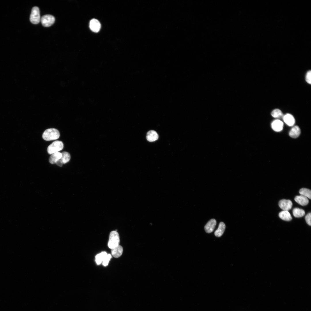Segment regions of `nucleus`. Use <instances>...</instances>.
Listing matches in <instances>:
<instances>
[{
	"label": "nucleus",
	"mask_w": 311,
	"mask_h": 311,
	"mask_svg": "<svg viewBox=\"0 0 311 311\" xmlns=\"http://www.w3.org/2000/svg\"><path fill=\"white\" fill-rule=\"evenodd\" d=\"M60 136V134L58 130L51 128L45 131L42 134V138L44 140L49 141L58 139Z\"/></svg>",
	"instance_id": "1"
},
{
	"label": "nucleus",
	"mask_w": 311,
	"mask_h": 311,
	"mask_svg": "<svg viewBox=\"0 0 311 311\" xmlns=\"http://www.w3.org/2000/svg\"><path fill=\"white\" fill-rule=\"evenodd\" d=\"M120 242V237L118 233L116 231L111 232L109 235L108 244L109 247L112 249L118 245Z\"/></svg>",
	"instance_id": "2"
},
{
	"label": "nucleus",
	"mask_w": 311,
	"mask_h": 311,
	"mask_svg": "<svg viewBox=\"0 0 311 311\" xmlns=\"http://www.w3.org/2000/svg\"><path fill=\"white\" fill-rule=\"evenodd\" d=\"M63 143L61 141H56L53 142L48 147V153L52 154L62 150L63 148Z\"/></svg>",
	"instance_id": "3"
},
{
	"label": "nucleus",
	"mask_w": 311,
	"mask_h": 311,
	"mask_svg": "<svg viewBox=\"0 0 311 311\" xmlns=\"http://www.w3.org/2000/svg\"><path fill=\"white\" fill-rule=\"evenodd\" d=\"M30 20L31 22L34 24H38L41 21L39 10L38 7H34L32 8Z\"/></svg>",
	"instance_id": "4"
},
{
	"label": "nucleus",
	"mask_w": 311,
	"mask_h": 311,
	"mask_svg": "<svg viewBox=\"0 0 311 311\" xmlns=\"http://www.w3.org/2000/svg\"><path fill=\"white\" fill-rule=\"evenodd\" d=\"M54 17L51 15H45L41 18V21L43 26L45 27H49L54 22Z\"/></svg>",
	"instance_id": "5"
},
{
	"label": "nucleus",
	"mask_w": 311,
	"mask_h": 311,
	"mask_svg": "<svg viewBox=\"0 0 311 311\" xmlns=\"http://www.w3.org/2000/svg\"><path fill=\"white\" fill-rule=\"evenodd\" d=\"M280 207L283 211H288L292 206V202L289 200L282 199L280 200L278 203Z\"/></svg>",
	"instance_id": "6"
},
{
	"label": "nucleus",
	"mask_w": 311,
	"mask_h": 311,
	"mask_svg": "<svg viewBox=\"0 0 311 311\" xmlns=\"http://www.w3.org/2000/svg\"><path fill=\"white\" fill-rule=\"evenodd\" d=\"M90 29L93 32H98L101 28V24L96 19H93L90 20L89 24Z\"/></svg>",
	"instance_id": "7"
},
{
	"label": "nucleus",
	"mask_w": 311,
	"mask_h": 311,
	"mask_svg": "<svg viewBox=\"0 0 311 311\" xmlns=\"http://www.w3.org/2000/svg\"><path fill=\"white\" fill-rule=\"evenodd\" d=\"M271 127L272 129L276 132H280L283 129V123L281 120H276L272 123Z\"/></svg>",
	"instance_id": "8"
},
{
	"label": "nucleus",
	"mask_w": 311,
	"mask_h": 311,
	"mask_svg": "<svg viewBox=\"0 0 311 311\" xmlns=\"http://www.w3.org/2000/svg\"><path fill=\"white\" fill-rule=\"evenodd\" d=\"M216 224V221L215 219L209 220L204 226V229L207 233H211L214 230Z\"/></svg>",
	"instance_id": "9"
},
{
	"label": "nucleus",
	"mask_w": 311,
	"mask_h": 311,
	"mask_svg": "<svg viewBox=\"0 0 311 311\" xmlns=\"http://www.w3.org/2000/svg\"><path fill=\"white\" fill-rule=\"evenodd\" d=\"M283 118L285 122L289 126L294 125L295 123V119L291 114L287 113L283 116Z\"/></svg>",
	"instance_id": "10"
},
{
	"label": "nucleus",
	"mask_w": 311,
	"mask_h": 311,
	"mask_svg": "<svg viewBox=\"0 0 311 311\" xmlns=\"http://www.w3.org/2000/svg\"><path fill=\"white\" fill-rule=\"evenodd\" d=\"M294 200L296 202L302 206L307 205L309 202L307 198L301 195L296 196Z\"/></svg>",
	"instance_id": "11"
},
{
	"label": "nucleus",
	"mask_w": 311,
	"mask_h": 311,
	"mask_svg": "<svg viewBox=\"0 0 311 311\" xmlns=\"http://www.w3.org/2000/svg\"><path fill=\"white\" fill-rule=\"evenodd\" d=\"M123 251L122 247L119 245L111 249V252L112 255L115 258H118L122 255Z\"/></svg>",
	"instance_id": "12"
},
{
	"label": "nucleus",
	"mask_w": 311,
	"mask_h": 311,
	"mask_svg": "<svg viewBox=\"0 0 311 311\" xmlns=\"http://www.w3.org/2000/svg\"><path fill=\"white\" fill-rule=\"evenodd\" d=\"M158 138V135L156 131L151 130L147 133L146 138L147 141L150 142H153L157 140Z\"/></svg>",
	"instance_id": "13"
},
{
	"label": "nucleus",
	"mask_w": 311,
	"mask_h": 311,
	"mask_svg": "<svg viewBox=\"0 0 311 311\" xmlns=\"http://www.w3.org/2000/svg\"><path fill=\"white\" fill-rule=\"evenodd\" d=\"M301 133V130L299 126H296L293 127L289 132V136L292 138H296L298 137Z\"/></svg>",
	"instance_id": "14"
},
{
	"label": "nucleus",
	"mask_w": 311,
	"mask_h": 311,
	"mask_svg": "<svg viewBox=\"0 0 311 311\" xmlns=\"http://www.w3.org/2000/svg\"><path fill=\"white\" fill-rule=\"evenodd\" d=\"M225 228V225L222 222H221L219 225L218 229L215 231L214 234L215 236L220 237L223 234Z\"/></svg>",
	"instance_id": "15"
},
{
	"label": "nucleus",
	"mask_w": 311,
	"mask_h": 311,
	"mask_svg": "<svg viewBox=\"0 0 311 311\" xmlns=\"http://www.w3.org/2000/svg\"><path fill=\"white\" fill-rule=\"evenodd\" d=\"M278 215L280 219L284 221H289L292 219V217L288 211H282L279 213Z\"/></svg>",
	"instance_id": "16"
},
{
	"label": "nucleus",
	"mask_w": 311,
	"mask_h": 311,
	"mask_svg": "<svg viewBox=\"0 0 311 311\" xmlns=\"http://www.w3.org/2000/svg\"><path fill=\"white\" fill-rule=\"evenodd\" d=\"M62 157V153L57 152L53 153L51 155L49 160L51 164H54L60 159Z\"/></svg>",
	"instance_id": "17"
},
{
	"label": "nucleus",
	"mask_w": 311,
	"mask_h": 311,
	"mask_svg": "<svg viewBox=\"0 0 311 311\" xmlns=\"http://www.w3.org/2000/svg\"><path fill=\"white\" fill-rule=\"evenodd\" d=\"M293 216L295 217H300L304 216L305 214L304 211L299 208H295L293 210Z\"/></svg>",
	"instance_id": "18"
},
{
	"label": "nucleus",
	"mask_w": 311,
	"mask_h": 311,
	"mask_svg": "<svg viewBox=\"0 0 311 311\" xmlns=\"http://www.w3.org/2000/svg\"><path fill=\"white\" fill-rule=\"evenodd\" d=\"M62 153V157L60 160L63 164H65L69 161L71 158V156L69 153L63 151Z\"/></svg>",
	"instance_id": "19"
},
{
	"label": "nucleus",
	"mask_w": 311,
	"mask_h": 311,
	"mask_svg": "<svg viewBox=\"0 0 311 311\" xmlns=\"http://www.w3.org/2000/svg\"><path fill=\"white\" fill-rule=\"evenodd\" d=\"M107 255V254L106 252H102L97 255L95 257V260L96 263L98 265L100 264Z\"/></svg>",
	"instance_id": "20"
},
{
	"label": "nucleus",
	"mask_w": 311,
	"mask_h": 311,
	"mask_svg": "<svg viewBox=\"0 0 311 311\" xmlns=\"http://www.w3.org/2000/svg\"><path fill=\"white\" fill-rule=\"evenodd\" d=\"M299 194L301 195L304 196L310 199L311 198V191L310 189L302 188L299 191Z\"/></svg>",
	"instance_id": "21"
},
{
	"label": "nucleus",
	"mask_w": 311,
	"mask_h": 311,
	"mask_svg": "<svg viewBox=\"0 0 311 311\" xmlns=\"http://www.w3.org/2000/svg\"><path fill=\"white\" fill-rule=\"evenodd\" d=\"M272 116L276 118H280L283 117V114L281 111L278 109H274L271 112Z\"/></svg>",
	"instance_id": "22"
},
{
	"label": "nucleus",
	"mask_w": 311,
	"mask_h": 311,
	"mask_svg": "<svg viewBox=\"0 0 311 311\" xmlns=\"http://www.w3.org/2000/svg\"><path fill=\"white\" fill-rule=\"evenodd\" d=\"M111 257V254H109L107 255L102 261L103 264L104 266H107Z\"/></svg>",
	"instance_id": "23"
},
{
	"label": "nucleus",
	"mask_w": 311,
	"mask_h": 311,
	"mask_svg": "<svg viewBox=\"0 0 311 311\" xmlns=\"http://www.w3.org/2000/svg\"><path fill=\"white\" fill-rule=\"evenodd\" d=\"M311 71H309L307 72L306 76V80L309 84H310L311 83Z\"/></svg>",
	"instance_id": "24"
},
{
	"label": "nucleus",
	"mask_w": 311,
	"mask_h": 311,
	"mask_svg": "<svg viewBox=\"0 0 311 311\" xmlns=\"http://www.w3.org/2000/svg\"><path fill=\"white\" fill-rule=\"evenodd\" d=\"M311 213H310L307 214L305 217L306 222L310 226H311Z\"/></svg>",
	"instance_id": "25"
},
{
	"label": "nucleus",
	"mask_w": 311,
	"mask_h": 311,
	"mask_svg": "<svg viewBox=\"0 0 311 311\" xmlns=\"http://www.w3.org/2000/svg\"><path fill=\"white\" fill-rule=\"evenodd\" d=\"M56 164L59 166H62L63 164L60 160V159L56 162Z\"/></svg>",
	"instance_id": "26"
}]
</instances>
